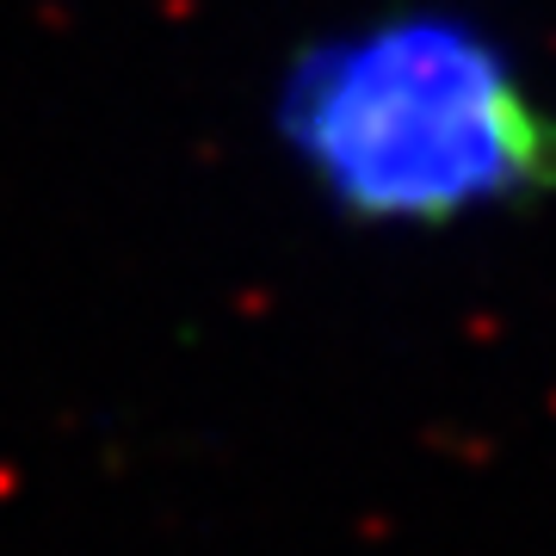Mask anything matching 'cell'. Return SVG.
Listing matches in <instances>:
<instances>
[{
  "label": "cell",
  "mask_w": 556,
  "mask_h": 556,
  "mask_svg": "<svg viewBox=\"0 0 556 556\" xmlns=\"http://www.w3.org/2000/svg\"><path fill=\"white\" fill-rule=\"evenodd\" d=\"M273 137L340 223L439 236L556 192V105L495 25L396 0L316 31L273 87Z\"/></svg>",
  "instance_id": "6da1fadb"
}]
</instances>
